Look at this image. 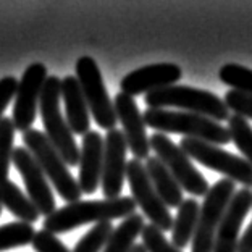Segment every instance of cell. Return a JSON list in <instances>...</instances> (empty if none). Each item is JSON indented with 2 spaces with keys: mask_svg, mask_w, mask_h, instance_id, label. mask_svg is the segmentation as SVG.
<instances>
[{
  "mask_svg": "<svg viewBox=\"0 0 252 252\" xmlns=\"http://www.w3.org/2000/svg\"><path fill=\"white\" fill-rule=\"evenodd\" d=\"M136 214V202L131 196L102 200H78L55 210L45 217L44 230L54 234L66 233L86 225V223L112 221L115 219H128Z\"/></svg>",
  "mask_w": 252,
  "mask_h": 252,
  "instance_id": "cell-1",
  "label": "cell"
},
{
  "mask_svg": "<svg viewBox=\"0 0 252 252\" xmlns=\"http://www.w3.org/2000/svg\"><path fill=\"white\" fill-rule=\"evenodd\" d=\"M144 123L163 134H183L189 139H199L215 146H226L231 141L230 131L221 123H217L197 113L167 110V108H147L142 113Z\"/></svg>",
  "mask_w": 252,
  "mask_h": 252,
  "instance_id": "cell-2",
  "label": "cell"
},
{
  "mask_svg": "<svg viewBox=\"0 0 252 252\" xmlns=\"http://www.w3.org/2000/svg\"><path fill=\"white\" fill-rule=\"evenodd\" d=\"M144 102L149 108H183V112L197 113L214 122H226L230 110L219 95L204 89L189 88V86H168L152 91L144 95Z\"/></svg>",
  "mask_w": 252,
  "mask_h": 252,
  "instance_id": "cell-3",
  "label": "cell"
},
{
  "mask_svg": "<svg viewBox=\"0 0 252 252\" xmlns=\"http://www.w3.org/2000/svg\"><path fill=\"white\" fill-rule=\"evenodd\" d=\"M62 99V79L57 76H49L44 84L41 100H39V112H41L42 123L45 128V137L60 154L66 165H79V147L74 141V134L65 122L60 112Z\"/></svg>",
  "mask_w": 252,
  "mask_h": 252,
  "instance_id": "cell-4",
  "label": "cell"
},
{
  "mask_svg": "<svg viewBox=\"0 0 252 252\" xmlns=\"http://www.w3.org/2000/svg\"><path fill=\"white\" fill-rule=\"evenodd\" d=\"M23 142L28 151L32 154V157L36 158L47 180L57 189L59 196L68 204L78 202L83 196L81 188L71 176L68 165L63 162L60 154L55 151V147L50 144L42 131L31 128L30 131L23 133Z\"/></svg>",
  "mask_w": 252,
  "mask_h": 252,
  "instance_id": "cell-5",
  "label": "cell"
},
{
  "mask_svg": "<svg viewBox=\"0 0 252 252\" xmlns=\"http://www.w3.org/2000/svg\"><path fill=\"white\" fill-rule=\"evenodd\" d=\"M234 189L236 185L231 180L223 178L217 181L205 194L204 202L200 205L196 233L192 238V252H214L217 230L236 192Z\"/></svg>",
  "mask_w": 252,
  "mask_h": 252,
  "instance_id": "cell-6",
  "label": "cell"
},
{
  "mask_svg": "<svg viewBox=\"0 0 252 252\" xmlns=\"http://www.w3.org/2000/svg\"><path fill=\"white\" fill-rule=\"evenodd\" d=\"M76 79L83 91L89 113L102 129H115L118 123L115 107L107 93L100 68L93 57H79L76 62Z\"/></svg>",
  "mask_w": 252,
  "mask_h": 252,
  "instance_id": "cell-7",
  "label": "cell"
},
{
  "mask_svg": "<svg viewBox=\"0 0 252 252\" xmlns=\"http://www.w3.org/2000/svg\"><path fill=\"white\" fill-rule=\"evenodd\" d=\"M180 147L188 154L189 158L197 160L204 167L225 175V178L233 183H239L248 189L252 186V165L248 160L233 156L220 146L189 137H183Z\"/></svg>",
  "mask_w": 252,
  "mask_h": 252,
  "instance_id": "cell-8",
  "label": "cell"
},
{
  "mask_svg": "<svg viewBox=\"0 0 252 252\" xmlns=\"http://www.w3.org/2000/svg\"><path fill=\"white\" fill-rule=\"evenodd\" d=\"M149 141H151V149L156 152V157L162 160V163L173 175L180 188L196 197H205L210 189L209 183L192 165L188 154L163 133L152 134Z\"/></svg>",
  "mask_w": 252,
  "mask_h": 252,
  "instance_id": "cell-9",
  "label": "cell"
},
{
  "mask_svg": "<svg viewBox=\"0 0 252 252\" xmlns=\"http://www.w3.org/2000/svg\"><path fill=\"white\" fill-rule=\"evenodd\" d=\"M126 180L129 183L131 194H133L134 202L137 207H141L151 225L158 228L160 231H168L173 228L175 219L171 217L167 205L160 199L158 192L154 188L149 173L146 170V165L141 160H129L126 165Z\"/></svg>",
  "mask_w": 252,
  "mask_h": 252,
  "instance_id": "cell-10",
  "label": "cell"
},
{
  "mask_svg": "<svg viewBox=\"0 0 252 252\" xmlns=\"http://www.w3.org/2000/svg\"><path fill=\"white\" fill-rule=\"evenodd\" d=\"M47 68L44 63H32L25 70L18 81L13 105V125L16 131L26 133L31 129L39 110V100L47 81Z\"/></svg>",
  "mask_w": 252,
  "mask_h": 252,
  "instance_id": "cell-11",
  "label": "cell"
},
{
  "mask_svg": "<svg viewBox=\"0 0 252 252\" xmlns=\"http://www.w3.org/2000/svg\"><path fill=\"white\" fill-rule=\"evenodd\" d=\"M11 163L15 165V168L21 175V178L26 185L28 196H30L31 202L36 205L39 214H44L45 217L54 214L57 210L54 192L50 189L47 176H45L42 168L39 167L32 154L26 147H15Z\"/></svg>",
  "mask_w": 252,
  "mask_h": 252,
  "instance_id": "cell-12",
  "label": "cell"
},
{
  "mask_svg": "<svg viewBox=\"0 0 252 252\" xmlns=\"http://www.w3.org/2000/svg\"><path fill=\"white\" fill-rule=\"evenodd\" d=\"M126 152L128 144L123 131L110 129L104 139V168H102L100 186L105 199L122 197L123 183L126 178Z\"/></svg>",
  "mask_w": 252,
  "mask_h": 252,
  "instance_id": "cell-13",
  "label": "cell"
},
{
  "mask_svg": "<svg viewBox=\"0 0 252 252\" xmlns=\"http://www.w3.org/2000/svg\"><path fill=\"white\" fill-rule=\"evenodd\" d=\"M118 123L123 126V136L131 154L136 160H147L151 151V141H149L146 123L139 112L134 97H129L123 93H118L113 99Z\"/></svg>",
  "mask_w": 252,
  "mask_h": 252,
  "instance_id": "cell-14",
  "label": "cell"
},
{
  "mask_svg": "<svg viewBox=\"0 0 252 252\" xmlns=\"http://www.w3.org/2000/svg\"><path fill=\"white\" fill-rule=\"evenodd\" d=\"M181 68L175 63H154L128 73L123 76L120 88L122 93L134 97L152 91L175 86L181 79Z\"/></svg>",
  "mask_w": 252,
  "mask_h": 252,
  "instance_id": "cell-15",
  "label": "cell"
},
{
  "mask_svg": "<svg viewBox=\"0 0 252 252\" xmlns=\"http://www.w3.org/2000/svg\"><path fill=\"white\" fill-rule=\"evenodd\" d=\"M252 209V192L251 189L243 188L234 192L230 205L225 212V217L217 230L214 252H238L239 231L241 225Z\"/></svg>",
  "mask_w": 252,
  "mask_h": 252,
  "instance_id": "cell-16",
  "label": "cell"
},
{
  "mask_svg": "<svg viewBox=\"0 0 252 252\" xmlns=\"http://www.w3.org/2000/svg\"><path fill=\"white\" fill-rule=\"evenodd\" d=\"M104 168V137L97 131L83 136L79 149V180L78 185L84 194H94L102 180Z\"/></svg>",
  "mask_w": 252,
  "mask_h": 252,
  "instance_id": "cell-17",
  "label": "cell"
},
{
  "mask_svg": "<svg viewBox=\"0 0 252 252\" xmlns=\"http://www.w3.org/2000/svg\"><path fill=\"white\" fill-rule=\"evenodd\" d=\"M62 99L63 104H65L66 123L70 126L71 133L86 136L91 131L89 108L84 100L83 91L79 88L76 76L68 74L62 79Z\"/></svg>",
  "mask_w": 252,
  "mask_h": 252,
  "instance_id": "cell-18",
  "label": "cell"
},
{
  "mask_svg": "<svg viewBox=\"0 0 252 252\" xmlns=\"http://www.w3.org/2000/svg\"><path fill=\"white\" fill-rule=\"evenodd\" d=\"M146 170L163 204L167 207H180L183 204V189L173 178V175L168 171V168L162 163V160L156 156H149L146 160Z\"/></svg>",
  "mask_w": 252,
  "mask_h": 252,
  "instance_id": "cell-19",
  "label": "cell"
},
{
  "mask_svg": "<svg viewBox=\"0 0 252 252\" xmlns=\"http://www.w3.org/2000/svg\"><path fill=\"white\" fill-rule=\"evenodd\" d=\"M200 205L196 199H186L178 207V214L175 217L173 228H171V244L180 251L192 241L199 220Z\"/></svg>",
  "mask_w": 252,
  "mask_h": 252,
  "instance_id": "cell-20",
  "label": "cell"
},
{
  "mask_svg": "<svg viewBox=\"0 0 252 252\" xmlns=\"http://www.w3.org/2000/svg\"><path fill=\"white\" fill-rule=\"evenodd\" d=\"M0 205L5 207L11 215H15L20 221L32 225L39 219V210L31 202L30 197H26L23 191L15 185L13 181L0 183Z\"/></svg>",
  "mask_w": 252,
  "mask_h": 252,
  "instance_id": "cell-21",
  "label": "cell"
},
{
  "mask_svg": "<svg viewBox=\"0 0 252 252\" xmlns=\"http://www.w3.org/2000/svg\"><path fill=\"white\" fill-rule=\"evenodd\" d=\"M142 230H144V217L139 214L128 217L113 230L102 252H131V249L134 248L136 238L141 236Z\"/></svg>",
  "mask_w": 252,
  "mask_h": 252,
  "instance_id": "cell-22",
  "label": "cell"
},
{
  "mask_svg": "<svg viewBox=\"0 0 252 252\" xmlns=\"http://www.w3.org/2000/svg\"><path fill=\"white\" fill-rule=\"evenodd\" d=\"M34 231L32 225L25 221H11L0 226V252L20 248L32 243Z\"/></svg>",
  "mask_w": 252,
  "mask_h": 252,
  "instance_id": "cell-23",
  "label": "cell"
},
{
  "mask_svg": "<svg viewBox=\"0 0 252 252\" xmlns=\"http://www.w3.org/2000/svg\"><path fill=\"white\" fill-rule=\"evenodd\" d=\"M228 131H230L231 141L238 151L243 154L244 160L252 165V126L246 118L239 115H230L228 118Z\"/></svg>",
  "mask_w": 252,
  "mask_h": 252,
  "instance_id": "cell-24",
  "label": "cell"
},
{
  "mask_svg": "<svg viewBox=\"0 0 252 252\" xmlns=\"http://www.w3.org/2000/svg\"><path fill=\"white\" fill-rule=\"evenodd\" d=\"M112 221H100L91 228L74 246L73 252H100L105 249V246L113 233Z\"/></svg>",
  "mask_w": 252,
  "mask_h": 252,
  "instance_id": "cell-25",
  "label": "cell"
},
{
  "mask_svg": "<svg viewBox=\"0 0 252 252\" xmlns=\"http://www.w3.org/2000/svg\"><path fill=\"white\" fill-rule=\"evenodd\" d=\"M15 125L11 118L0 120V183L8 181L10 163L13 157V139H15Z\"/></svg>",
  "mask_w": 252,
  "mask_h": 252,
  "instance_id": "cell-26",
  "label": "cell"
},
{
  "mask_svg": "<svg viewBox=\"0 0 252 252\" xmlns=\"http://www.w3.org/2000/svg\"><path fill=\"white\" fill-rule=\"evenodd\" d=\"M219 78L221 83L231 86L234 91L252 95V70L238 63H228L220 68Z\"/></svg>",
  "mask_w": 252,
  "mask_h": 252,
  "instance_id": "cell-27",
  "label": "cell"
},
{
  "mask_svg": "<svg viewBox=\"0 0 252 252\" xmlns=\"http://www.w3.org/2000/svg\"><path fill=\"white\" fill-rule=\"evenodd\" d=\"M141 238L147 252H181L178 248H175V246L165 238L163 231H160L158 228L151 225V223L144 225Z\"/></svg>",
  "mask_w": 252,
  "mask_h": 252,
  "instance_id": "cell-28",
  "label": "cell"
},
{
  "mask_svg": "<svg viewBox=\"0 0 252 252\" xmlns=\"http://www.w3.org/2000/svg\"><path fill=\"white\" fill-rule=\"evenodd\" d=\"M223 102L226 104L228 110H233L236 115L246 120H252V95L231 89L225 94Z\"/></svg>",
  "mask_w": 252,
  "mask_h": 252,
  "instance_id": "cell-29",
  "label": "cell"
},
{
  "mask_svg": "<svg viewBox=\"0 0 252 252\" xmlns=\"http://www.w3.org/2000/svg\"><path fill=\"white\" fill-rule=\"evenodd\" d=\"M31 244L36 252H71L54 233L44 230V228L36 231Z\"/></svg>",
  "mask_w": 252,
  "mask_h": 252,
  "instance_id": "cell-30",
  "label": "cell"
},
{
  "mask_svg": "<svg viewBox=\"0 0 252 252\" xmlns=\"http://www.w3.org/2000/svg\"><path fill=\"white\" fill-rule=\"evenodd\" d=\"M16 89H18V79L15 76H5L0 79V120L3 117V110L16 95Z\"/></svg>",
  "mask_w": 252,
  "mask_h": 252,
  "instance_id": "cell-31",
  "label": "cell"
},
{
  "mask_svg": "<svg viewBox=\"0 0 252 252\" xmlns=\"http://www.w3.org/2000/svg\"><path fill=\"white\" fill-rule=\"evenodd\" d=\"M238 252H252V221L249 223L248 230L244 231L243 238H239Z\"/></svg>",
  "mask_w": 252,
  "mask_h": 252,
  "instance_id": "cell-32",
  "label": "cell"
},
{
  "mask_svg": "<svg viewBox=\"0 0 252 252\" xmlns=\"http://www.w3.org/2000/svg\"><path fill=\"white\" fill-rule=\"evenodd\" d=\"M131 252H147V251L144 248V244H134V248L131 249Z\"/></svg>",
  "mask_w": 252,
  "mask_h": 252,
  "instance_id": "cell-33",
  "label": "cell"
},
{
  "mask_svg": "<svg viewBox=\"0 0 252 252\" xmlns=\"http://www.w3.org/2000/svg\"><path fill=\"white\" fill-rule=\"evenodd\" d=\"M0 214H2V205H0Z\"/></svg>",
  "mask_w": 252,
  "mask_h": 252,
  "instance_id": "cell-34",
  "label": "cell"
}]
</instances>
